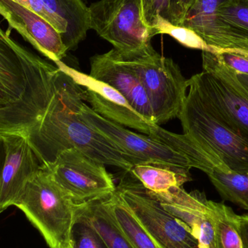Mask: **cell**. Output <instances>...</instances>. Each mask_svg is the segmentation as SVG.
Segmentation results:
<instances>
[{
    "mask_svg": "<svg viewBox=\"0 0 248 248\" xmlns=\"http://www.w3.org/2000/svg\"><path fill=\"white\" fill-rule=\"evenodd\" d=\"M52 87L43 114L25 136L42 167L52 165L65 150L77 148L105 165L129 172L134 166L131 158L80 117V107L86 101L84 89L58 67Z\"/></svg>",
    "mask_w": 248,
    "mask_h": 248,
    "instance_id": "cell-1",
    "label": "cell"
},
{
    "mask_svg": "<svg viewBox=\"0 0 248 248\" xmlns=\"http://www.w3.org/2000/svg\"><path fill=\"white\" fill-rule=\"evenodd\" d=\"M77 205L43 167L26 184L14 203L50 248L69 247Z\"/></svg>",
    "mask_w": 248,
    "mask_h": 248,
    "instance_id": "cell-2",
    "label": "cell"
},
{
    "mask_svg": "<svg viewBox=\"0 0 248 248\" xmlns=\"http://www.w3.org/2000/svg\"><path fill=\"white\" fill-rule=\"evenodd\" d=\"M115 51L140 78L150 100L155 124L160 125L179 117L188 84L177 64L157 53L151 44L131 52Z\"/></svg>",
    "mask_w": 248,
    "mask_h": 248,
    "instance_id": "cell-3",
    "label": "cell"
},
{
    "mask_svg": "<svg viewBox=\"0 0 248 248\" xmlns=\"http://www.w3.org/2000/svg\"><path fill=\"white\" fill-rule=\"evenodd\" d=\"M203 71L187 79L207 107L248 140V93L237 74L214 52L202 51Z\"/></svg>",
    "mask_w": 248,
    "mask_h": 248,
    "instance_id": "cell-4",
    "label": "cell"
},
{
    "mask_svg": "<svg viewBox=\"0 0 248 248\" xmlns=\"http://www.w3.org/2000/svg\"><path fill=\"white\" fill-rule=\"evenodd\" d=\"M179 115L184 134L214 152L232 171L248 173V140L217 117L192 87Z\"/></svg>",
    "mask_w": 248,
    "mask_h": 248,
    "instance_id": "cell-5",
    "label": "cell"
},
{
    "mask_svg": "<svg viewBox=\"0 0 248 248\" xmlns=\"http://www.w3.org/2000/svg\"><path fill=\"white\" fill-rule=\"evenodd\" d=\"M116 191L157 248H200L191 229L166 211L140 182L124 177Z\"/></svg>",
    "mask_w": 248,
    "mask_h": 248,
    "instance_id": "cell-6",
    "label": "cell"
},
{
    "mask_svg": "<svg viewBox=\"0 0 248 248\" xmlns=\"http://www.w3.org/2000/svg\"><path fill=\"white\" fill-rule=\"evenodd\" d=\"M26 90L16 103L0 106V134L25 137L43 114L52 95L54 66L26 46L22 52Z\"/></svg>",
    "mask_w": 248,
    "mask_h": 248,
    "instance_id": "cell-7",
    "label": "cell"
},
{
    "mask_svg": "<svg viewBox=\"0 0 248 248\" xmlns=\"http://www.w3.org/2000/svg\"><path fill=\"white\" fill-rule=\"evenodd\" d=\"M90 29L120 52L138 50L151 44L143 18L141 0H98L89 7Z\"/></svg>",
    "mask_w": 248,
    "mask_h": 248,
    "instance_id": "cell-8",
    "label": "cell"
},
{
    "mask_svg": "<svg viewBox=\"0 0 248 248\" xmlns=\"http://www.w3.org/2000/svg\"><path fill=\"white\" fill-rule=\"evenodd\" d=\"M43 168L75 203L106 198L116 189L104 163L77 148L65 150L52 165Z\"/></svg>",
    "mask_w": 248,
    "mask_h": 248,
    "instance_id": "cell-9",
    "label": "cell"
},
{
    "mask_svg": "<svg viewBox=\"0 0 248 248\" xmlns=\"http://www.w3.org/2000/svg\"><path fill=\"white\" fill-rule=\"evenodd\" d=\"M81 119L92 128L113 141L131 158L133 165L153 164L190 170L195 164L186 156L149 136L137 134L110 122L83 103L78 112Z\"/></svg>",
    "mask_w": 248,
    "mask_h": 248,
    "instance_id": "cell-10",
    "label": "cell"
},
{
    "mask_svg": "<svg viewBox=\"0 0 248 248\" xmlns=\"http://www.w3.org/2000/svg\"><path fill=\"white\" fill-rule=\"evenodd\" d=\"M0 15L36 50L54 62L66 56L61 33L45 19L14 0H0Z\"/></svg>",
    "mask_w": 248,
    "mask_h": 248,
    "instance_id": "cell-11",
    "label": "cell"
},
{
    "mask_svg": "<svg viewBox=\"0 0 248 248\" xmlns=\"http://www.w3.org/2000/svg\"><path fill=\"white\" fill-rule=\"evenodd\" d=\"M90 65L92 78L117 90L134 111L150 123L155 124L153 108L140 78L119 59L114 49L94 55L90 59Z\"/></svg>",
    "mask_w": 248,
    "mask_h": 248,
    "instance_id": "cell-12",
    "label": "cell"
},
{
    "mask_svg": "<svg viewBox=\"0 0 248 248\" xmlns=\"http://www.w3.org/2000/svg\"><path fill=\"white\" fill-rule=\"evenodd\" d=\"M7 156L0 180V214L14 205L26 184L42 166L27 138L17 134H1Z\"/></svg>",
    "mask_w": 248,
    "mask_h": 248,
    "instance_id": "cell-13",
    "label": "cell"
},
{
    "mask_svg": "<svg viewBox=\"0 0 248 248\" xmlns=\"http://www.w3.org/2000/svg\"><path fill=\"white\" fill-rule=\"evenodd\" d=\"M50 23L68 51L77 47L90 30V10L83 0H14Z\"/></svg>",
    "mask_w": 248,
    "mask_h": 248,
    "instance_id": "cell-14",
    "label": "cell"
},
{
    "mask_svg": "<svg viewBox=\"0 0 248 248\" xmlns=\"http://www.w3.org/2000/svg\"><path fill=\"white\" fill-rule=\"evenodd\" d=\"M10 31L0 26V106L18 101L26 90L22 61L24 46L11 37Z\"/></svg>",
    "mask_w": 248,
    "mask_h": 248,
    "instance_id": "cell-15",
    "label": "cell"
},
{
    "mask_svg": "<svg viewBox=\"0 0 248 248\" xmlns=\"http://www.w3.org/2000/svg\"><path fill=\"white\" fill-rule=\"evenodd\" d=\"M189 170L170 166L137 164L129 172L147 190L162 193L192 180Z\"/></svg>",
    "mask_w": 248,
    "mask_h": 248,
    "instance_id": "cell-16",
    "label": "cell"
},
{
    "mask_svg": "<svg viewBox=\"0 0 248 248\" xmlns=\"http://www.w3.org/2000/svg\"><path fill=\"white\" fill-rule=\"evenodd\" d=\"M85 90L86 101L91 105L92 109L102 117L119 124L129 127L150 137L157 124L150 123L134 111L131 108L121 106L99 95L88 89Z\"/></svg>",
    "mask_w": 248,
    "mask_h": 248,
    "instance_id": "cell-17",
    "label": "cell"
},
{
    "mask_svg": "<svg viewBox=\"0 0 248 248\" xmlns=\"http://www.w3.org/2000/svg\"><path fill=\"white\" fill-rule=\"evenodd\" d=\"M107 198L83 202L86 214L109 248H134L118 226L109 208Z\"/></svg>",
    "mask_w": 248,
    "mask_h": 248,
    "instance_id": "cell-18",
    "label": "cell"
},
{
    "mask_svg": "<svg viewBox=\"0 0 248 248\" xmlns=\"http://www.w3.org/2000/svg\"><path fill=\"white\" fill-rule=\"evenodd\" d=\"M107 202L118 226L134 248H158L116 190L108 196Z\"/></svg>",
    "mask_w": 248,
    "mask_h": 248,
    "instance_id": "cell-19",
    "label": "cell"
},
{
    "mask_svg": "<svg viewBox=\"0 0 248 248\" xmlns=\"http://www.w3.org/2000/svg\"><path fill=\"white\" fill-rule=\"evenodd\" d=\"M208 212L215 233L213 248H243L233 221V210L221 202L208 201Z\"/></svg>",
    "mask_w": 248,
    "mask_h": 248,
    "instance_id": "cell-20",
    "label": "cell"
},
{
    "mask_svg": "<svg viewBox=\"0 0 248 248\" xmlns=\"http://www.w3.org/2000/svg\"><path fill=\"white\" fill-rule=\"evenodd\" d=\"M208 176L224 201L248 211V173L224 172L215 169Z\"/></svg>",
    "mask_w": 248,
    "mask_h": 248,
    "instance_id": "cell-21",
    "label": "cell"
},
{
    "mask_svg": "<svg viewBox=\"0 0 248 248\" xmlns=\"http://www.w3.org/2000/svg\"><path fill=\"white\" fill-rule=\"evenodd\" d=\"M224 1L196 0L188 10L181 26L194 31L206 42L215 25L217 11Z\"/></svg>",
    "mask_w": 248,
    "mask_h": 248,
    "instance_id": "cell-22",
    "label": "cell"
},
{
    "mask_svg": "<svg viewBox=\"0 0 248 248\" xmlns=\"http://www.w3.org/2000/svg\"><path fill=\"white\" fill-rule=\"evenodd\" d=\"M68 248H110L92 224L82 203H77Z\"/></svg>",
    "mask_w": 248,
    "mask_h": 248,
    "instance_id": "cell-23",
    "label": "cell"
},
{
    "mask_svg": "<svg viewBox=\"0 0 248 248\" xmlns=\"http://www.w3.org/2000/svg\"><path fill=\"white\" fill-rule=\"evenodd\" d=\"M155 35L167 34L176 39L178 42L191 49H201L213 52L211 46L194 31L182 26L172 24L169 20L159 17L155 28Z\"/></svg>",
    "mask_w": 248,
    "mask_h": 248,
    "instance_id": "cell-24",
    "label": "cell"
},
{
    "mask_svg": "<svg viewBox=\"0 0 248 248\" xmlns=\"http://www.w3.org/2000/svg\"><path fill=\"white\" fill-rule=\"evenodd\" d=\"M217 18L222 19L248 31V4L243 0H224L217 11Z\"/></svg>",
    "mask_w": 248,
    "mask_h": 248,
    "instance_id": "cell-25",
    "label": "cell"
},
{
    "mask_svg": "<svg viewBox=\"0 0 248 248\" xmlns=\"http://www.w3.org/2000/svg\"><path fill=\"white\" fill-rule=\"evenodd\" d=\"M143 18L152 36L155 35V28L159 17L169 21L170 0H141Z\"/></svg>",
    "mask_w": 248,
    "mask_h": 248,
    "instance_id": "cell-26",
    "label": "cell"
},
{
    "mask_svg": "<svg viewBox=\"0 0 248 248\" xmlns=\"http://www.w3.org/2000/svg\"><path fill=\"white\" fill-rule=\"evenodd\" d=\"M218 58L237 74L248 75V53L233 50H216Z\"/></svg>",
    "mask_w": 248,
    "mask_h": 248,
    "instance_id": "cell-27",
    "label": "cell"
},
{
    "mask_svg": "<svg viewBox=\"0 0 248 248\" xmlns=\"http://www.w3.org/2000/svg\"><path fill=\"white\" fill-rule=\"evenodd\" d=\"M196 0H170L169 22L181 26L189 9Z\"/></svg>",
    "mask_w": 248,
    "mask_h": 248,
    "instance_id": "cell-28",
    "label": "cell"
},
{
    "mask_svg": "<svg viewBox=\"0 0 248 248\" xmlns=\"http://www.w3.org/2000/svg\"><path fill=\"white\" fill-rule=\"evenodd\" d=\"M233 221L241 240L243 248H248V214L237 215L234 213Z\"/></svg>",
    "mask_w": 248,
    "mask_h": 248,
    "instance_id": "cell-29",
    "label": "cell"
},
{
    "mask_svg": "<svg viewBox=\"0 0 248 248\" xmlns=\"http://www.w3.org/2000/svg\"><path fill=\"white\" fill-rule=\"evenodd\" d=\"M7 156V147L4 137L0 134V180H1V173Z\"/></svg>",
    "mask_w": 248,
    "mask_h": 248,
    "instance_id": "cell-30",
    "label": "cell"
},
{
    "mask_svg": "<svg viewBox=\"0 0 248 248\" xmlns=\"http://www.w3.org/2000/svg\"><path fill=\"white\" fill-rule=\"evenodd\" d=\"M237 78H238L242 85L243 86V87L246 89V91L248 93V75L243 74H237Z\"/></svg>",
    "mask_w": 248,
    "mask_h": 248,
    "instance_id": "cell-31",
    "label": "cell"
},
{
    "mask_svg": "<svg viewBox=\"0 0 248 248\" xmlns=\"http://www.w3.org/2000/svg\"><path fill=\"white\" fill-rule=\"evenodd\" d=\"M243 1H244L245 2L247 3V4H248V0H243Z\"/></svg>",
    "mask_w": 248,
    "mask_h": 248,
    "instance_id": "cell-32",
    "label": "cell"
}]
</instances>
